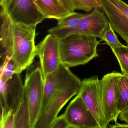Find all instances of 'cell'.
Returning a JSON list of instances; mask_svg holds the SVG:
<instances>
[{
  "label": "cell",
  "mask_w": 128,
  "mask_h": 128,
  "mask_svg": "<svg viewBox=\"0 0 128 128\" xmlns=\"http://www.w3.org/2000/svg\"><path fill=\"white\" fill-rule=\"evenodd\" d=\"M96 37L72 35L60 39L61 62L68 68L83 65L98 56Z\"/></svg>",
  "instance_id": "1"
},
{
  "label": "cell",
  "mask_w": 128,
  "mask_h": 128,
  "mask_svg": "<svg viewBox=\"0 0 128 128\" xmlns=\"http://www.w3.org/2000/svg\"><path fill=\"white\" fill-rule=\"evenodd\" d=\"M36 26L12 23L13 46L11 59L14 72L20 74L33 62L36 56Z\"/></svg>",
  "instance_id": "2"
},
{
  "label": "cell",
  "mask_w": 128,
  "mask_h": 128,
  "mask_svg": "<svg viewBox=\"0 0 128 128\" xmlns=\"http://www.w3.org/2000/svg\"><path fill=\"white\" fill-rule=\"evenodd\" d=\"M108 26L109 22L105 13L100 9L95 8L88 13L76 27L66 29L56 26L50 28L48 32L60 39L71 35H81L98 37L102 40Z\"/></svg>",
  "instance_id": "3"
},
{
  "label": "cell",
  "mask_w": 128,
  "mask_h": 128,
  "mask_svg": "<svg viewBox=\"0 0 128 128\" xmlns=\"http://www.w3.org/2000/svg\"><path fill=\"white\" fill-rule=\"evenodd\" d=\"M82 81L75 76L52 96L40 112L34 128H49L53 120L68 101L78 94Z\"/></svg>",
  "instance_id": "4"
},
{
  "label": "cell",
  "mask_w": 128,
  "mask_h": 128,
  "mask_svg": "<svg viewBox=\"0 0 128 128\" xmlns=\"http://www.w3.org/2000/svg\"><path fill=\"white\" fill-rule=\"evenodd\" d=\"M38 63L27 68L24 85L26 90L30 115V128H34L39 116L43 100L44 78Z\"/></svg>",
  "instance_id": "5"
},
{
  "label": "cell",
  "mask_w": 128,
  "mask_h": 128,
  "mask_svg": "<svg viewBox=\"0 0 128 128\" xmlns=\"http://www.w3.org/2000/svg\"><path fill=\"white\" fill-rule=\"evenodd\" d=\"M0 5L14 24L36 26L45 19L33 0H0Z\"/></svg>",
  "instance_id": "6"
},
{
  "label": "cell",
  "mask_w": 128,
  "mask_h": 128,
  "mask_svg": "<svg viewBox=\"0 0 128 128\" xmlns=\"http://www.w3.org/2000/svg\"><path fill=\"white\" fill-rule=\"evenodd\" d=\"M122 73L114 71L100 80V89L103 111L108 126L111 121L117 122L119 91L118 83Z\"/></svg>",
  "instance_id": "7"
},
{
  "label": "cell",
  "mask_w": 128,
  "mask_h": 128,
  "mask_svg": "<svg viewBox=\"0 0 128 128\" xmlns=\"http://www.w3.org/2000/svg\"><path fill=\"white\" fill-rule=\"evenodd\" d=\"M78 94L91 112L100 128H107L103 111L100 89V80L94 76L82 81Z\"/></svg>",
  "instance_id": "8"
},
{
  "label": "cell",
  "mask_w": 128,
  "mask_h": 128,
  "mask_svg": "<svg viewBox=\"0 0 128 128\" xmlns=\"http://www.w3.org/2000/svg\"><path fill=\"white\" fill-rule=\"evenodd\" d=\"M113 30L128 44V5L122 0H99Z\"/></svg>",
  "instance_id": "9"
},
{
  "label": "cell",
  "mask_w": 128,
  "mask_h": 128,
  "mask_svg": "<svg viewBox=\"0 0 128 128\" xmlns=\"http://www.w3.org/2000/svg\"><path fill=\"white\" fill-rule=\"evenodd\" d=\"M60 39L48 34L36 46L43 78L57 69L61 63Z\"/></svg>",
  "instance_id": "10"
},
{
  "label": "cell",
  "mask_w": 128,
  "mask_h": 128,
  "mask_svg": "<svg viewBox=\"0 0 128 128\" xmlns=\"http://www.w3.org/2000/svg\"><path fill=\"white\" fill-rule=\"evenodd\" d=\"M64 115L73 128H100L91 112L78 94L66 108Z\"/></svg>",
  "instance_id": "11"
},
{
  "label": "cell",
  "mask_w": 128,
  "mask_h": 128,
  "mask_svg": "<svg viewBox=\"0 0 128 128\" xmlns=\"http://www.w3.org/2000/svg\"><path fill=\"white\" fill-rule=\"evenodd\" d=\"M0 80L1 114L12 110L15 114L24 89L20 74L15 73L6 82Z\"/></svg>",
  "instance_id": "12"
},
{
  "label": "cell",
  "mask_w": 128,
  "mask_h": 128,
  "mask_svg": "<svg viewBox=\"0 0 128 128\" xmlns=\"http://www.w3.org/2000/svg\"><path fill=\"white\" fill-rule=\"evenodd\" d=\"M75 76L69 68L61 63L56 70L44 78V96L40 112L44 108L52 96Z\"/></svg>",
  "instance_id": "13"
},
{
  "label": "cell",
  "mask_w": 128,
  "mask_h": 128,
  "mask_svg": "<svg viewBox=\"0 0 128 128\" xmlns=\"http://www.w3.org/2000/svg\"><path fill=\"white\" fill-rule=\"evenodd\" d=\"M33 0L45 19H54L59 21L72 12L66 8L60 0Z\"/></svg>",
  "instance_id": "14"
},
{
  "label": "cell",
  "mask_w": 128,
  "mask_h": 128,
  "mask_svg": "<svg viewBox=\"0 0 128 128\" xmlns=\"http://www.w3.org/2000/svg\"><path fill=\"white\" fill-rule=\"evenodd\" d=\"M0 36L1 59L11 58L13 46L12 22L1 10Z\"/></svg>",
  "instance_id": "15"
},
{
  "label": "cell",
  "mask_w": 128,
  "mask_h": 128,
  "mask_svg": "<svg viewBox=\"0 0 128 128\" xmlns=\"http://www.w3.org/2000/svg\"><path fill=\"white\" fill-rule=\"evenodd\" d=\"M14 128H30V115L26 88L15 112Z\"/></svg>",
  "instance_id": "16"
},
{
  "label": "cell",
  "mask_w": 128,
  "mask_h": 128,
  "mask_svg": "<svg viewBox=\"0 0 128 128\" xmlns=\"http://www.w3.org/2000/svg\"><path fill=\"white\" fill-rule=\"evenodd\" d=\"M65 7L72 12L82 10L91 12L95 8L101 9L99 0H60Z\"/></svg>",
  "instance_id": "17"
},
{
  "label": "cell",
  "mask_w": 128,
  "mask_h": 128,
  "mask_svg": "<svg viewBox=\"0 0 128 128\" xmlns=\"http://www.w3.org/2000/svg\"><path fill=\"white\" fill-rule=\"evenodd\" d=\"M119 96L117 110L118 114L128 110V76L121 75L118 83Z\"/></svg>",
  "instance_id": "18"
},
{
  "label": "cell",
  "mask_w": 128,
  "mask_h": 128,
  "mask_svg": "<svg viewBox=\"0 0 128 128\" xmlns=\"http://www.w3.org/2000/svg\"><path fill=\"white\" fill-rule=\"evenodd\" d=\"M111 49L118 61L122 73L128 76V46L122 44Z\"/></svg>",
  "instance_id": "19"
},
{
  "label": "cell",
  "mask_w": 128,
  "mask_h": 128,
  "mask_svg": "<svg viewBox=\"0 0 128 128\" xmlns=\"http://www.w3.org/2000/svg\"><path fill=\"white\" fill-rule=\"evenodd\" d=\"M88 13H78L75 12L58 21L57 26L66 29L76 27Z\"/></svg>",
  "instance_id": "20"
},
{
  "label": "cell",
  "mask_w": 128,
  "mask_h": 128,
  "mask_svg": "<svg viewBox=\"0 0 128 128\" xmlns=\"http://www.w3.org/2000/svg\"><path fill=\"white\" fill-rule=\"evenodd\" d=\"M14 74V66L11 58L1 59L0 79L6 82Z\"/></svg>",
  "instance_id": "21"
},
{
  "label": "cell",
  "mask_w": 128,
  "mask_h": 128,
  "mask_svg": "<svg viewBox=\"0 0 128 128\" xmlns=\"http://www.w3.org/2000/svg\"><path fill=\"white\" fill-rule=\"evenodd\" d=\"M102 41L105 42L111 48H114L122 45L109 22V26L105 31Z\"/></svg>",
  "instance_id": "22"
},
{
  "label": "cell",
  "mask_w": 128,
  "mask_h": 128,
  "mask_svg": "<svg viewBox=\"0 0 128 128\" xmlns=\"http://www.w3.org/2000/svg\"><path fill=\"white\" fill-rule=\"evenodd\" d=\"M15 115L12 110L1 114L0 128H14Z\"/></svg>",
  "instance_id": "23"
},
{
  "label": "cell",
  "mask_w": 128,
  "mask_h": 128,
  "mask_svg": "<svg viewBox=\"0 0 128 128\" xmlns=\"http://www.w3.org/2000/svg\"><path fill=\"white\" fill-rule=\"evenodd\" d=\"M71 128V126L66 120L64 114L56 118L49 127V128Z\"/></svg>",
  "instance_id": "24"
},
{
  "label": "cell",
  "mask_w": 128,
  "mask_h": 128,
  "mask_svg": "<svg viewBox=\"0 0 128 128\" xmlns=\"http://www.w3.org/2000/svg\"><path fill=\"white\" fill-rule=\"evenodd\" d=\"M118 118L121 121L128 123V110L121 112L118 115Z\"/></svg>",
  "instance_id": "25"
},
{
  "label": "cell",
  "mask_w": 128,
  "mask_h": 128,
  "mask_svg": "<svg viewBox=\"0 0 128 128\" xmlns=\"http://www.w3.org/2000/svg\"><path fill=\"white\" fill-rule=\"evenodd\" d=\"M109 127L111 128H117V127H128V123L124 124H120L117 122H116L114 124L112 125H109Z\"/></svg>",
  "instance_id": "26"
}]
</instances>
